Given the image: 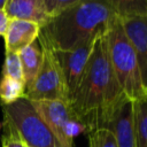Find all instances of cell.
Returning a JSON list of instances; mask_svg holds the SVG:
<instances>
[{
  "label": "cell",
  "instance_id": "4fadbf2b",
  "mask_svg": "<svg viewBox=\"0 0 147 147\" xmlns=\"http://www.w3.org/2000/svg\"><path fill=\"white\" fill-rule=\"evenodd\" d=\"M116 15L124 18H147V0H111Z\"/></svg>",
  "mask_w": 147,
  "mask_h": 147
},
{
  "label": "cell",
  "instance_id": "e0dca14e",
  "mask_svg": "<svg viewBox=\"0 0 147 147\" xmlns=\"http://www.w3.org/2000/svg\"><path fill=\"white\" fill-rule=\"evenodd\" d=\"M90 147H117L113 133L105 127L96 129L88 133Z\"/></svg>",
  "mask_w": 147,
  "mask_h": 147
},
{
  "label": "cell",
  "instance_id": "3957f363",
  "mask_svg": "<svg viewBox=\"0 0 147 147\" xmlns=\"http://www.w3.org/2000/svg\"><path fill=\"white\" fill-rule=\"evenodd\" d=\"M111 68L123 94L136 101L147 94L137 54L125 34L122 20L116 16L106 34Z\"/></svg>",
  "mask_w": 147,
  "mask_h": 147
},
{
  "label": "cell",
  "instance_id": "52a82bcc",
  "mask_svg": "<svg viewBox=\"0 0 147 147\" xmlns=\"http://www.w3.org/2000/svg\"><path fill=\"white\" fill-rule=\"evenodd\" d=\"M94 44L72 51H53L64 77L69 101L82 79Z\"/></svg>",
  "mask_w": 147,
  "mask_h": 147
},
{
  "label": "cell",
  "instance_id": "5b68a950",
  "mask_svg": "<svg viewBox=\"0 0 147 147\" xmlns=\"http://www.w3.org/2000/svg\"><path fill=\"white\" fill-rule=\"evenodd\" d=\"M39 45L42 49V62L36 78L25 88L24 98L30 101H62L69 105L64 77L55 54L47 45Z\"/></svg>",
  "mask_w": 147,
  "mask_h": 147
},
{
  "label": "cell",
  "instance_id": "44dd1931",
  "mask_svg": "<svg viewBox=\"0 0 147 147\" xmlns=\"http://www.w3.org/2000/svg\"><path fill=\"white\" fill-rule=\"evenodd\" d=\"M5 2H6V0H0V9H3V7H5Z\"/></svg>",
  "mask_w": 147,
  "mask_h": 147
},
{
  "label": "cell",
  "instance_id": "9a60e30c",
  "mask_svg": "<svg viewBox=\"0 0 147 147\" xmlns=\"http://www.w3.org/2000/svg\"><path fill=\"white\" fill-rule=\"evenodd\" d=\"M25 94V84L2 75L0 79V102L2 106L10 105L23 98Z\"/></svg>",
  "mask_w": 147,
  "mask_h": 147
},
{
  "label": "cell",
  "instance_id": "ba28073f",
  "mask_svg": "<svg viewBox=\"0 0 147 147\" xmlns=\"http://www.w3.org/2000/svg\"><path fill=\"white\" fill-rule=\"evenodd\" d=\"M105 129L113 133L117 147H137L133 101L124 98L107 122Z\"/></svg>",
  "mask_w": 147,
  "mask_h": 147
},
{
  "label": "cell",
  "instance_id": "8fae6325",
  "mask_svg": "<svg viewBox=\"0 0 147 147\" xmlns=\"http://www.w3.org/2000/svg\"><path fill=\"white\" fill-rule=\"evenodd\" d=\"M39 31L40 26L36 23L21 20H9L7 31L3 36L5 52H21L37 40Z\"/></svg>",
  "mask_w": 147,
  "mask_h": 147
},
{
  "label": "cell",
  "instance_id": "2e32d148",
  "mask_svg": "<svg viewBox=\"0 0 147 147\" xmlns=\"http://www.w3.org/2000/svg\"><path fill=\"white\" fill-rule=\"evenodd\" d=\"M2 75L8 76V77H10L13 79H16V80H21V82L24 83L18 53L5 52V62H3Z\"/></svg>",
  "mask_w": 147,
  "mask_h": 147
},
{
  "label": "cell",
  "instance_id": "ffe728a7",
  "mask_svg": "<svg viewBox=\"0 0 147 147\" xmlns=\"http://www.w3.org/2000/svg\"><path fill=\"white\" fill-rule=\"evenodd\" d=\"M8 23H9V18L6 15L3 9H0V37H3L7 28H8Z\"/></svg>",
  "mask_w": 147,
  "mask_h": 147
},
{
  "label": "cell",
  "instance_id": "8992f818",
  "mask_svg": "<svg viewBox=\"0 0 147 147\" xmlns=\"http://www.w3.org/2000/svg\"><path fill=\"white\" fill-rule=\"evenodd\" d=\"M34 109L51 129L61 147H74V138L90 132L70 106L62 101H31Z\"/></svg>",
  "mask_w": 147,
  "mask_h": 147
},
{
  "label": "cell",
  "instance_id": "30bf717a",
  "mask_svg": "<svg viewBox=\"0 0 147 147\" xmlns=\"http://www.w3.org/2000/svg\"><path fill=\"white\" fill-rule=\"evenodd\" d=\"M3 10L9 20H21L44 26L51 18L44 0H6Z\"/></svg>",
  "mask_w": 147,
  "mask_h": 147
},
{
  "label": "cell",
  "instance_id": "ac0fdd59",
  "mask_svg": "<svg viewBox=\"0 0 147 147\" xmlns=\"http://www.w3.org/2000/svg\"><path fill=\"white\" fill-rule=\"evenodd\" d=\"M44 1L49 18H53L63 10H65L68 7H70L76 0H44Z\"/></svg>",
  "mask_w": 147,
  "mask_h": 147
},
{
  "label": "cell",
  "instance_id": "6da1fadb",
  "mask_svg": "<svg viewBox=\"0 0 147 147\" xmlns=\"http://www.w3.org/2000/svg\"><path fill=\"white\" fill-rule=\"evenodd\" d=\"M124 98L126 96L123 94L111 68L107 39L103 36L93 46L82 79L69 101V106L92 132L106 126Z\"/></svg>",
  "mask_w": 147,
  "mask_h": 147
},
{
  "label": "cell",
  "instance_id": "d6986e66",
  "mask_svg": "<svg viewBox=\"0 0 147 147\" xmlns=\"http://www.w3.org/2000/svg\"><path fill=\"white\" fill-rule=\"evenodd\" d=\"M2 129H3V136L1 140L2 147H26L11 127L2 123Z\"/></svg>",
  "mask_w": 147,
  "mask_h": 147
},
{
  "label": "cell",
  "instance_id": "5bb4252c",
  "mask_svg": "<svg viewBox=\"0 0 147 147\" xmlns=\"http://www.w3.org/2000/svg\"><path fill=\"white\" fill-rule=\"evenodd\" d=\"M137 147H147V94L133 101Z\"/></svg>",
  "mask_w": 147,
  "mask_h": 147
},
{
  "label": "cell",
  "instance_id": "7a4b0ae2",
  "mask_svg": "<svg viewBox=\"0 0 147 147\" xmlns=\"http://www.w3.org/2000/svg\"><path fill=\"white\" fill-rule=\"evenodd\" d=\"M116 16L111 0H76L41 26L37 39L53 51H72L106 36Z\"/></svg>",
  "mask_w": 147,
  "mask_h": 147
},
{
  "label": "cell",
  "instance_id": "9c48e42d",
  "mask_svg": "<svg viewBox=\"0 0 147 147\" xmlns=\"http://www.w3.org/2000/svg\"><path fill=\"white\" fill-rule=\"evenodd\" d=\"M122 23L137 54L142 82L147 90V18H124Z\"/></svg>",
  "mask_w": 147,
  "mask_h": 147
},
{
  "label": "cell",
  "instance_id": "7402d4cb",
  "mask_svg": "<svg viewBox=\"0 0 147 147\" xmlns=\"http://www.w3.org/2000/svg\"><path fill=\"white\" fill-rule=\"evenodd\" d=\"M2 129V122H0V130Z\"/></svg>",
  "mask_w": 147,
  "mask_h": 147
},
{
  "label": "cell",
  "instance_id": "277c9868",
  "mask_svg": "<svg viewBox=\"0 0 147 147\" xmlns=\"http://www.w3.org/2000/svg\"><path fill=\"white\" fill-rule=\"evenodd\" d=\"M3 124L11 127L26 147H61L48 125L26 98L2 106Z\"/></svg>",
  "mask_w": 147,
  "mask_h": 147
},
{
  "label": "cell",
  "instance_id": "7c38bea8",
  "mask_svg": "<svg viewBox=\"0 0 147 147\" xmlns=\"http://www.w3.org/2000/svg\"><path fill=\"white\" fill-rule=\"evenodd\" d=\"M18 57L21 61L23 80L26 88L36 78L42 62V49L39 45L38 39L18 52Z\"/></svg>",
  "mask_w": 147,
  "mask_h": 147
}]
</instances>
